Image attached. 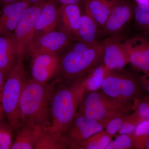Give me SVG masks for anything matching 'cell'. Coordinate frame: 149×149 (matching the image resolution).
Returning a JSON list of instances; mask_svg holds the SVG:
<instances>
[{"label": "cell", "instance_id": "603a6c76", "mask_svg": "<svg viewBox=\"0 0 149 149\" xmlns=\"http://www.w3.org/2000/svg\"><path fill=\"white\" fill-rule=\"evenodd\" d=\"M112 137L105 130H102L91 136L76 149H106Z\"/></svg>", "mask_w": 149, "mask_h": 149}, {"label": "cell", "instance_id": "8fae6325", "mask_svg": "<svg viewBox=\"0 0 149 149\" xmlns=\"http://www.w3.org/2000/svg\"><path fill=\"white\" fill-rule=\"evenodd\" d=\"M129 63L143 73L149 72V35H137L124 40Z\"/></svg>", "mask_w": 149, "mask_h": 149}, {"label": "cell", "instance_id": "30bf717a", "mask_svg": "<svg viewBox=\"0 0 149 149\" xmlns=\"http://www.w3.org/2000/svg\"><path fill=\"white\" fill-rule=\"evenodd\" d=\"M31 56L32 80L38 83H48L59 72V54L38 53Z\"/></svg>", "mask_w": 149, "mask_h": 149}, {"label": "cell", "instance_id": "d590c367", "mask_svg": "<svg viewBox=\"0 0 149 149\" xmlns=\"http://www.w3.org/2000/svg\"><path fill=\"white\" fill-rule=\"evenodd\" d=\"M4 115L3 112L2 108L1 105L0 104V122L3 120V118Z\"/></svg>", "mask_w": 149, "mask_h": 149}, {"label": "cell", "instance_id": "9a60e30c", "mask_svg": "<svg viewBox=\"0 0 149 149\" xmlns=\"http://www.w3.org/2000/svg\"><path fill=\"white\" fill-rule=\"evenodd\" d=\"M82 15L79 5H61L58 8L59 30L66 32L76 40Z\"/></svg>", "mask_w": 149, "mask_h": 149}, {"label": "cell", "instance_id": "e0dca14e", "mask_svg": "<svg viewBox=\"0 0 149 149\" xmlns=\"http://www.w3.org/2000/svg\"><path fill=\"white\" fill-rule=\"evenodd\" d=\"M18 57L13 33L0 35V70L8 75Z\"/></svg>", "mask_w": 149, "mask_h": 149}, {"label": "cell", "instance_id": "7402d4cb", "mask_svg": "<svg viewBox=\"0 0 149 149\" xmlns=\"http://www.w3.org/2000/svg\"><path fill=\"white\" fill-rule=\"evenodd\" d=\"M69 149L63 135L54 130L51 126L43 128L34 149Z\"/></svg>", "mask_w": 149, "mask_h": 149}, {"label": "cell", "instance_id": "52a82bcc", "mask_svg": "<svg viewBox=\"0 0 149 149\" xmlns=\"http://www.w3.org/2000/svg\"><path fill=\"white\" fill-rule=\"evenodd\" d=\"M45 1L29 6L13 33L19 56H23L35 39L36 22Z\"/></svg>", "mask_w": 149, "mask_h": 149}, {"label": "cell", "instance_id": "d6986e66", "mask_svg": "<svg viewBox=\"0 0 149 149\" xmlns=\"http://www.w3.org/2000/svg\"><path fill=\"white\" fill-rule=\"evenodd\" d=\"M120 0H86L85 13L89 15L101 29L104 25L112 10Z\"/></svg>", "mask_w": 149, "mask_h": 149}, {"label": "cell", "instance_id": "d6a6232c", "mask_svg": "<svg viewBox=\"0 0 149 149\" xmlns=\"http://www.w3.org/2000/svg\"><path fill=\"white\" fill-rule=\"evenodd\" d=\"M137 6H149V0H134Z\"/></svg>", "mask_w": 149, "mask_h": 149}, {"label": "cell", "instance_id": "5bb4252c", "mask_svg": "<svg viewBox=\"0 0 149 149\" xmlns=\"http://www.w3.org/2000/svg\"><path fill=\"white\" fill-rule=\"evenodd\" d=\"M30 5L27 0H19L4 6L0 12V35L12 34Z\"/></svg>", "mask_w": 149, "mask_h": 149}, {"label": "cell", "instance_id": "f546056e", "mask_svg": "<svg viewBox=\"0 0 149 149\" xmlns=\"http://www.w3.org/2000/svg\"><path fill=\"white\" fill-rule=\"evenodd\" d=\"M141 84L143 88L149 95V72L144 73L140 78Z\"/></svg>", "mask_w": 149, "mask_h": 149}, {"label": "cell", "instance_id": "1f68e13d", "mask_svg": "<svg viewBox=\"0 0 149 149\" xmlns=\"http://www.w3.org/2000/svg\"><path fill=\"white\" fill-rule=\"evenodd\" d=\"M7 76V75L5 74L2 71L0 70V104H1V98L3 88Z\"/></svg>", "mask_w": 149, "mask_h": 149}, {"label": "cell", "instance_id": "6da1fadb", "mask_svg": "<svg viewBox=\"0 0 149 149\" xmlns=\"http://www.w3.org/2000/svg\"><path fill=\"white\" fill-rule=\"evenodd\" d=\"M54 84L26 81L19 104L22 124L31 123L42 128L51 126V105Z\"/></svg>", "mask_w": 149, "mask_h": 149}, {"label": "cell", "instance_id": "4fadbf2b", "mask_svg": "<svg viewBox=\"0 0 149 149\" xmlns=\"http://www.w3.org/2000/svg\"><path fill=\"white\" fill-rule=\"evenodd\" d=\"M134 8L128 2L120 0L112 10L100 35L107 37L119 35L133 17Z\"/></svg>", "mask_w": 149, "mask_h": 149}, {"label": "cell", "instance_id": "44dd1931", "mask_svg": "<svg viewBox=\"0 0 149 149\" xmlns=\"http://www.w3.org/2000/svg\"><path fill=\"white\" fill-rule=\"evenodd\" d=\"M101 28L96 22L86 13L82 15L80 27L76 40L87 44H93L98 42Z\"/></svg>", "mask_w": 149, "mask_h": 149}, {"label": "cell", "instance_id": "e575fe53", "mask_svg": "<svg viewBox=\"0 0 149 149\" xmlns=\"http://www.w3.org/2000/svg\"><path fill=\"white\" fill-rule=\"evenodd\" d=\"M31 4H35L44 1H46L45 0H27Z\"/></svg>", "mask_w": 149, "mask_h": 149}, {"label": "cell", "instance_id": "8992f818", "mask_svg": "<svg viewBox=\"0 0 149 149\" xmlns=\"http://www.w3.org/2000/svg\"><path fill=\"white\" fill-rule=\"evenodd\" d=\"M122 70L111 71L105 78L102 91L113 98L126 103H132L140 97V87L132 74Z\"/></svg>", "mask_w": 149, "mask_h": 149}, {"label": "cell", "instance_id": "4316f807", "mask_svg": "<svg viewBox=\"0 0 149 149\" xmlns=\"http://www.w3.org/2000/svg\"><path fill=\"white\" fill-rule=\"evenodd\" d=\"M135 149L133 134L118 135L106 149Z\"/></svg>", "mask_w": 149, "mask_h": 149}, {"label": "cell", "instance_id": "7c38bea8", "mask_svg": "<svg viewBox=\"0 0 149 149\" xmlns=\"http://www.w3.org/2000/svg\"><path fill=\"white\" fill-rule=\"evenodd\" d=\"M74 40L66 32L55 30L35 39L27 50L31 56L38 53L59 54Z\"/></svg>", "mask_w": 149, "mask_h": 149}, {"label": "cell", "instance_id": "7a4b0ae2", "mask_svg": "<svg viewBox=\"0 0 149 149\" xmlns=\"http://www.w3.org/2000/svg\"><path fill=\"white\" fill-rule=\"evenodd\" d=\"M70 43L61 56L59 73L66 81L83 76L102 63V46L101 42L87 44L74 40Z\"/></svg>", "mask_w": 149, "mask_h": 149}, {"label": "cell", "instance_id": "ffe728a7", "mask_svg": "<svg viewBox=\"0 0 149 149\" xmlns=\"http://www.w3.org/2000/svg\"><path fill=\"white\" fill-rule=\"evenodd\" d=\"M111 71L102 63L80 77L84 93L101 89L105 78Z\"/></svg>", "mask_w": 149, "mask_h": 149}, {"label": "cell", "instance_id": "484cf974", "mask_svg": "<svg viewBox=\"0 0 149 149\" xmlns=\"http://www.w3.org/2000/svg\"><path fill=\"white\" fill-rule=\"evenodd\" d=\"M13 129L9 123H6L3 120L0 122V149H12Z\"/></svg>", "mask_w": 149, "mask_h": 149}, {"label": "cell", "instance_id": "d4e9b609", "mask_svg": "<svg viewBox=\"0 0 149 149\" xmlns=\"http://www.w3.org/2000/svg\"><path fill=\"white\" fill-rule=\"evenodd\" d=\"M133 17L138 28L143 34L149 35V6L136 5Z\"/></svg>", "mask_w": 149, "mask_h": 149}, {"label": "cell", "instance_id": "f1b7e54d", "mask_svg": "<svg viewBox=\"0 0 149 149\" xmlns=\"http://www.w3.org/2000/svg\"><path fill=\"white\" fill-rule=\"evenodd\" d=\"M127 115L117 116L109 120L105 128V131L112 137L115 136L125 122Z\"/></svg>", "mask_w": 149, "mask_h": 149}, {"label": "cell", "instance_id": "cb8c5ba5", "mask_svg": "<svg viewBox=\"0 0 149 149\" xmlns=\"http://www.w3.org/2000/svg\"><path fill=\"white\" fill-rule=\"evenodd\" d=\"M133 136L135 149H146L149 139V120L141 121L137 125Z\"/></svg>", "mask_w": 149, "mask_h": 149}, {"label": "cell", "instance_id": "3957f363", "mask_svg": "<svg viewBox=\"0 0 149 149\" xmlns=\"http://www.w3.org/2000/svg\"><path fill=\"white\" fill-rule=\"evenodd\" d=\"M55 89L51 105V127L63 135L73 121L84 93L80 77Z\"/></svg>", "mask_w": 149, "mask_h": 149}, {"label": "cell", "instance_id": "ba28073f", "mask_svg": "<svg viewBox=\"0 0 149 149\" xmlns=\"http://www.w3.org/2000/svg\"><path fill=\"white\" fill-rule=\"evenodd\" d=\"M106 125L77 113L63 138L69 149H76L91 136L104 130Z\"/></svg>", "mask_w": 149, "mask_h": 149}, {"label": "cell", "instance_id": "5b68a950", "mask_svg": "<svg viewBox=\"0 0 149 149\" xmlns=\"http://www.w3.org/2000/svg\"><path fill=\"white\" fill-rule=\"evenodd\" d=\"M26 82L23 56H19L6 79L1 102L4 116L14 129L22 125L19 104Z\"/></svg>", "mask_w": 149, "mask_h": 149}, {"label": "cell", "instance_id": "277c9868", "mask_svg": "<svg viewBox=\"0 0 149 149\" xmlns=\"http://www.w3.org/2000/svg\"><path fill=\"white\" fill-rule=\"evenodd\" d=\"M132 105L133 103L120 102L100 90L85 92L77 113L107 125L112 118L133 111Z\"/></svg>", "mask_w": 149, "mask_h": 149}, {"label": "cell", "instance_id": "2e32d148", "mask_svg": "<svg viewBox=\"0 0 149 149\" xmlns=\"http://www.w3.org/2000/svg\"><path fill=\"white\" fill-rule=\"evenodd\" d=\"M58 8L54 0L45 1L36 22L34 40L55 30L58 27Z\"/></svg>", "mask_w": 149, "mask_h": 149}, {"label": "cell", "instance_id": "8d00e7d4", "mask_svg": "<svg viewBox=\"0 0 149 149\" xmlns=\"http://www.w3.org/2000/svg\"><path fill=\"white\" fill-rule=\"evenodd\" d=\"M146 149H149V139L148 141V143H147L146 147Z\"/></svg>", "mask_w": 149, "mask_h": 149}, {"label": "cell", "instance_id": "ac0fdd59", "mask_svg": "<svg viewBox=\"0 0 149 149\" xmlns=\"http://www.w3.org/2000/svg\"><path fill=\"white\" fill-rule=\"evenodd\" d=\"M43 128L35 124L22 123L18 128L12 149H34Z\"/></svg>", "mask_w": 149, "mask_h": 149}, {"label": "cell", "instance_id": "836d02e7", "mask_svg": "<svg viewBox=\"0 0 149 149\" xmlns=\"http://www.w3.org/2000/svg\"><path fill=\"white\" fill-rule=\"evenodd\" d=\"M18 1L19 0H0V2L3 4L4 6L11 3L15 2Z\"/></svg>", "mask_w": 149, "mask_h": 149}, {"label": "cell", "instance_id": "4dcf8cb0", "mask_svg": "<svg viewBox=\"0 0 149 149\" xmlns=\"http://www.w3.org/2000/svg\"><path fill=\"white\" fill-rule=\"evenodd\" d=\"M60 3L61 5L77 4L80 5V4H85L86 0H55Z\"/></svg>", "mask_w": 149, "mask_h": 149}, {"label": "cell", "instance_id": "9c48e42d", "mask_svg": "<svg viewBox=\"0 0 149 149\" xmlns=\"http://www.w3.org/2000/svg\"><path fill=\"white\" fill-rule=\"evenodd\" d=\"M124 40L117 35L107 37L101 42L103 51L102 63L110 71L121 70L129 63Z\"/></svg>", "mask_w": 149, "mask_h": 149}, {"label": "cell", "instance_id": "83f0119b", "mask_svg": "<svg viewBox=\"0 0 149 149\" xmlns=\"http://www.w3.org/2000/svg\"><path fill=\"white\" fill-rule=\"evenodd\" d=\"M144 120L135 112L129 113L121 128L118 132V135L133 134L137 125Z\"/></svg>", "mask_w": 149, "mask_h": 149}]
</instances>
